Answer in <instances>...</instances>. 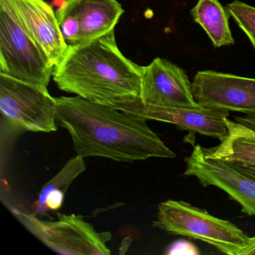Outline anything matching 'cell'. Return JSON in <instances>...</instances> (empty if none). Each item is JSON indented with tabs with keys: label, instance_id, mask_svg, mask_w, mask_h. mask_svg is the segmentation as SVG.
I'll return each instance as SVG.
<instances>
[{
	"label": "cell",
	"instance_id": "1",
	"mask_svg": "<svg viewBox=\"0 0 255 255\" xmlns=\"http://www.w3.org/2000/svg\"><path fill=\"white\" fill-rule=\"evenodd\" d=\"M56 101L58 125L68 131L74 151L82 157L132 162L177 156L146 119L77 95Z\"/></svg>",
	"mask_w": 255,
	"mask_h": 255
},
{
	"label": "cell",
	"instance_id": "2",
	"mask_svg": "<svg viewBox=\"0 0 255 255\" xmlns=\"http://www.w3.org/2000/svg\"><path fill=\"white\" fill-rule=\"evenodd\" d=\"M142 69L121 52L113 32L69 46L53 78L63 92L122 110L141 101Z\"/></svg>",
	"mask_w": 255,
	"mask_h": 255
},
{
	"label": "cell",
	"instance_id": "3",
	"mask_svg": "<svg viewBox=\"0 0 255 255\" xmlns=\"http://www.w3.org/2000/svg\"><path fill=\"white\" fill-rule=\"evenodd\" d=\"M153 227L173 235L204 242L228 255H240L250 240L243 230L230 221L183 201L161 202Z\"/></svg>",
	"mask_w": 255,
	"mask_h": 255
},
{
	"label": "cell",
	"instance_id": "4",
	"mask_svg": "<svg viewBox=\"0 0 255 255\" xmlns=\"http://www.w3.org/2000/svg\"><path fill=\"white\" fill-rule=\"evenodd\" d=\"M20 223L41 243L56 253L65 255H107L111 251L108 231L98 232L83 218L57 213V219L45 221L35 214L14 212Z\"/></svg>",
	"mask_w": 255,
	"mask_h": 255
},
{
	"label": "cell",
	"instance_id": "5",
	"mask_svg": "<svg viewBox=\"0 0 255 255\" xmlns=\"http://www.w3.org/2000/svg\"><path fill=\"white\" fill-rule=\"evenodd\" d=\"M0 110L18 129L45 133L57 131L56 98L47 86L0 74Z\"/></svg>",
	"mask_w": 255,
	"mask_h": 255
},
{
	"label": "cell",
	"instance_id": "6",
	"mask_svg": "<svg viewBox=\"0 0 255 255\" xmlns=\"http://www.w3.org/2000/svg\"><path fill=\"white\" fill-rule=\"evenodd\" d=\"M54 69L14 16L0 6V74L47 86Z\"/></svg>",
	"mask_w": 255,
	"mask_h": 255
},
{
	"label": "cell",
	"instance_id": "7",
	"mask_svg": "<svg viewBox=\"0 0 255 255\" xmlns=\"http://www.w3.org/2000/svg\"><path fill=\"white\" fill-rule=\"evenodd\" d=\"M124 12L117 0H64L56 14L65 42L74 46L115 32Z\"/></svg>",
	"mask_w": 255,
	"mask_h": 255
},
{
	"label": "cell",
	"instance_id": "8",
	"mask_svg": "<svg viewBox=\"0 0 255 255\" xmlns=\"http://www.w3.org/2000/svg\"><path fill=\"white\" fill-rule=\"evenodd\" d=\"M183 175L195 177L204 187L219 188L237 201L242 211L255 216V178L243 172L235 164L212 157L205 147L194 146L192 153L185 158Z\"/></svg>",
	"mask_w": 255,
	"mask_h": 255
},
{
	"label": "cell",
	"instance_id": "9",
	"mask_svg": "<svg viewBox=\"0 0 255 255\" xmlns=\"http://www.w3.org/2000/svg\"><path fill=\"white\" fill-rule=\"evenodd\" d=\"M192 86L201 107L255 115V79L207 70L197 73Z\"/></svg>",
	"mask_w": 255,
	"mask_h": 255
},
{
	"label": "cell",
	"instance_id": "10",
	"mask_svg": "<svg viewBox=\"0 0 255 255\" xmlns=\"http://www.w3.org/2000/svg\"><path fill=\"white\" fill-rule=\"evenodd\" d=\"M28 36L47 56L53 66L65 58L69 46L65 42L56 14L44 0H0Z\"/></svg>",
	"mask_w": 255,
	"mask_h": 255
},
{
	"label": "cell",
	"instance_id": "11",
	"mask_svg": "<svg viewBox=\"0 0 255 255\" xmlns=\"http://www.w3.org/2000/svg\"><path fill=\"white\" fill-rule=\"evenodd\" d=\"M141 102L162 107H200L184 71L161 58H156L150 65L143 67Z\"/></svg>",
	"mask_w": 255,
	"mask_h": 255
},
{
	"label": "cell",
	"instance_id": "12",
	"mask_svg": "<svg viewBox=\"0 0 255 255\" xmlns=\"http://www.w3.org/2000/svg\"><path fill=\"white\" fill-rule=\"evenodd\" d=\"M122 111L146 120L176 125L190 134H201L220 141L225 139L228 133L225 119L229 117L230 113L224 110L201 106L195 108L156 107L139 101L124 107Z\"/></svg>",
	"mask_w": 255,
	"mask_h": 255
},
{
	"label": "cell",
	"instance_id": "13",
	"mask_svg": "<svg viewBox=\"0 0 255 255\" xmlns=\"http://www.w3.org/2000/svg\"><path fill=\"white\" fill-rule=\"evenodd\" d=\"M86 169L84 158L77 155L69 159L41 189L36 202L35 214H42L47 210L60 209L68 188Z\"/></svg>",
	"mask_w": 255,
	"mask_h": 255
},
{
	"label": "cell",
	"instance_id": "14",
	"mask_svg": "<svg viewBox=\"0 0 255 255\" xmlns=\"http://www.w3.org/2000/svg\"><path fill=\"white\" fill-rule=\"evenodd\" d=\"M191 15L205 31L216 47L234 44L229 26V16L219 0H198Z\"/></svg>",
	"mask_w": 255,
	"mask_h": 255
},
{
	"label": "cell",
	"instance_id": "15",
	"mask_svg": "<svg viewBox=\"0 0 255 255\" xmlns=\"http://www.w3.org/2000/svg\"><path fill=\"white\" fill-rule=\"evenodd\" d=\"M226 10L255 49V7L235 0L227 5Z\"/></svg>",
	"mask_w": 255,
	"mask_h": 255
},
{
	"label": "cell",
	"instance_id": "16",
	"mask_svg": "<svg viewBox=\"0 0 255 255\" xmlns=\"http://www.w3.org/2000/svg\"><path fill=\"white\" fill-rule=\"evenodd\" d=\"M195 247L185 241H179L170 247L166 254H197Z\"/></svg>",
	"mask_w": 255,
	"mask_h": 255
},
{
	"label": "cell",
	"instance_id": "17",
	"mask_svg": "<svg viewBox=\"0 0 255 255\" xmlns=\"http://www.w3.org/2000/svg\"><path fill=\"white\" fill-rule=\"evenodd\" d=\"M234 121L255 130V115H244L243 116H234Z\"/></svg>",
	"mask_w": 255,
	"mask_h": 255
},
{
	"label": "cell",
	"instance_id": "18",
	"mask_svg": "<svg viewBox=\"0 0 255 255\" xmlns=\"http://www.w3.org/2000/svg\"><path fill=\"white\" fill-rule=\"evenodd\" d=\"M255 255V236L250 237L249 244L243 249L240 255Z\"/></svg>",
	"mask_w": 255,
	"mask_h": 255
},
{
	"label": "cell",
	"instance_id": "19",
	"mask_svg": "<svg viewBox=\"0 0 255 255\" xmlns=\"http://www.w3.org/2000/svg\"><path fill=\"white\" fill-rule=\"evenodd\" d=\"M240 170L246 173V174H249V175L252 176V177H255V167L250 166V165H238V164H235Z\"/></svg>",
	"mask_w": 255,
	"mask_h": 255
}]
</instances>
